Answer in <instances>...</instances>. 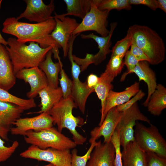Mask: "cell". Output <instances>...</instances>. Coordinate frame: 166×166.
<instances>
[{"instance_id":"7a4b0ae2","label":"cell","mask_w":166,"mask_h":166,"mask_svg":"<svg viewBox=\"0 0 166 166\" xmlns=\"http://www.w3.org/2000/svg\"><path fill=\"white\" fill-rule=\"evenodd\" d=\"M6 48L8 52L15 75L23 69L38 67L45 58L51 46L43 48L39 44L30 42L29 45L19 42L15 38L10 37L6 41Z\"/></svg>"},{"instance_id":"4dcf8cb0","label":"cell","mask_w":166,"mask_h":166,"mask_svg":"<svg viewBox=\"0 0 166 166\" xmlns=\"http://www.w3.org/2000/svg\"><path fill=\"white\" fill-rule=\"evenodd\" d=\"M132 43L130 35L127 33L125 37L117 41L111 50V55L117 56L123 58Z\"/></svg>"},{"instance_id":"ee69618b","label":"cell","mask_w":166,"mask_h":166,"mask_svg":"<svg viewBox=\"0 0 166 166\" xmlns=\"http://www.w3.org/2000/svg\"><path fill=\"white\" fill-rule=\"evenodd\" d=\"M39 166L36 165V166ZM55 166L53 165V164H52L49 163L48 164H47V165H43V166Z\"/></svg>"},{"instance_id":"cb8c5ba5","label":"cell","mask_w":166,"mask_h":166,"mask_svg":"<svg viewBox=\"0 0 166 166\" xmlns=\"http://www.w3.org/2000/svg\"><path fill=\"white\" fill-rule=\"evenodd\" d=\"M41 98L40 110L38 111L30 113H49L52 107L59 102L63 97L62 93L60 87L56 88H52L47 85L40 90L38 93Z\"/></svg>"},{"instance_id":"e0dca14e","label":"cell","mask_w":166,"mask_h":166,"mask_svg":"<svg viewBox=\"0 0 166 166\" xmlns=\"http://www.w3.org/2000/svg\"><path fill=\"white\" fill-rule=\"evenodd\" d=\"M24 110L12 103L0 101V137L9 140L8 134L13 123L20 118Z\"/></svg>"},{"instance_id":"5bb4252c","label":"cell","mask_w":166,"mask_h":166,"mask_svg":"<svg viewBox=\"0 0 166 166\" xmlns=\"http://www.w3.org/2000/svg\"><path fill=\"white\" fill-rule=\"evenodd\" d=\"M26 4L25 10L16 18L17 20L26 18L30 22L40 23L45 22L52 17L55 5L53 0H51L48 5L42 0H25Z\"/></svg>"},{"instance_id":"2e32d148","label":"cell","mask_w":166,"mask_h":166,"mask_svg":"<svg viewBox=\"0 0 166 166\" xmlns=\"http://www.w3.org/2000/svg\"><path fill=\"white\" fill-rule=\"evenodd\" d=\"M16 78L29 84L30 90L26 94L29 99H34L38 92L48 85L47 78L38 67L23 69L15 75Z\"/></svg>"},{"instance_id":"9c48e42d","label":"cell","mask_w":166,"mask_h":166,"mask_svg":"<svg viewBox=\"0 0 166 166\" xmlns=\"http://www.w3.org/2000/svg\"><path fill=\"white\" fill-rule=\"evenodd\" d=\"M109 12L99 10L95 0H91V8L81 23L74 30L72 35L80 34L82 32L89 31L97 32L105 37L109 34V30L107 29V18Z\"/></svg>"},{"instance_id":"ffe728a7","label":"cell","mask_w":166,"mask_h":166,"mask_svg":"<svg viewBox=\"0 0 166 166\" xmlns=\"http://www.w3.org/2000/svg\"><path fill=\"white\" fill-rule=\"evenodd\" d=\"M16 78L8 52L0 44V88L8 91L15 85Z\"/></svg>"},{"instance_id":"5b68a950","label":"cell","mask_w":166,"mask_h":166,"mask_svg":"<svg viewBox=\"0 0 166 166\" xmlns=\"http://www.w3.org/2000/svg\"><path fill=\"white\" fill-rule=\"evenodd\" d=\"M24 136L26 143L42 149L51 148L60 150H70L77 146L73 140L53 127L38 131L29 130Z\"/></svg>"},{"instance_id":"f546056e","label":"cell","mask_w":166,"mask_h":166,"mask_svg":"<svg viewBox=\"0 0 166 166\" xmlns=\"http://www.w3.org/2000/svg\"><path fill=\"white\" fill-rule=\"evenodd\" d=\"M124 65L123 58L111 55L104 72L115 78L121 72Z\"/></svg>"},{"instance_id":"d590c367","label":"cell","mask_w":166,"mask_h":166,"mask_svg":"<svg viewBox=\"0 0 166 166\" xmlns=\"http://www.w3.org/2000/svg\"><path fill=\"white\" fill-rule=\"evenodd\" d=\"M124 65L127 69V71L124 73L121 76L120 81H123L124 80L126 76L130 74L136 65L139 62L135 57L128 50L124 56Z\"/></svg>"},{"instance_id":"d6a6232c","label":"cell","mask_w":166,"mask_h":166,"mask_svg":"<svg viewBox=\"0 0 166 166\" xmlns=\"http://www.w3.org/2000/svg\"><path fill=\"white\" fill-rule=\"evenodd\" d=\"M60 78L59 79L60 88L63 94L62 97L66 98L71 96L72 81L68 77L62 67L60 72Z\"/></svg>"},{"instance_id":"f1b7e54d","label":"cell","mask_w":166,"mask_h":166,"mask_svg":"<svg viewBox=\"0 0 166 166\" xmlns=\"http://www.w3.org/2000/svg\"><path fill=\"white\" fill-rule=\"evenodd\" d=\"M98 8L101 10L109 12L115 9L120 11L122 10H129L132 8L129 0H95Z\"/></svg>"},{"instance_id":"836d02e7","label":"cell","mask_w":166,"mask_h":166,"mask_svg":"<svg viewBox=\"0 0 166 166\" xmlns=\"http://www.w3.org/2000/svg\"><path fill=\"white\" fill-rule=\"evenodd\" d=\"M0 137V162H4L9 159L14 153L19 145L17 140H14L9 147L5 145V142Z\"/></svg>"},{"instance_id":"603a6c76","label":"cell","mask_w":166,"mask_h":166,"mask_svg":"<svg viewBox=\"0 0 166 166\" xmlns=\"http://www.w3.org/2000/svg\"><path fill=\"white\" fill-rule=\"evenodd\" d=\"M52 49L46 54L44 60L39 64L38 67L45 73L47 80L48 85L56 88L58 87V75L63 65L61 60L54 63L52 59Z\"/></svg>"},{"instance_id":"4fadbf2b","label":"cell","mask_w":166,"mask_h":166,"mask_svg":"<svg viewBox=\"0 0 166 166\" xmlns=\"http://www.w3.org/2000/svg\"><path fill=\"white\" fill-rule=\"evenodd\" d=\"M53 120L48 112L31 117L20 118L13 123L10 132L14 135L24 136L29 130L40 131L53 127Z\"/></svg>"},{"instance_id":"83f0119b","label":"cell","mask_w":166,"mask_h":166,"mask_svg":"<svg viewBox=\"0 0 166 166\" xmlns=\"http://www.w3.org/2000/svg\"><path fill=\"white\" fill-rule=\"evenodd\" d=\"M0 101L8 102L20 107L24 110L34 108L37 104L34 99H22L0 88Z\"/></svg>"},{"instance_id":"f35d334b","label":"cell","mask_w":166,"mask_h":166,"mask_svg":"<svg viewBox=\"0 0 166 166\" xmlns=\"http://www.w3.org/2000/svg\"><path fill=\"white\" fill-rule=\"evenodd\" d=\"M130 46V52L139 61H146L148 63V58L141 49L132 42Z\"/></svg>"},{"instance_id":"277c9868","label":"cell","mask_w":166,"mask_h":166,"mask_svg":"<svg viewBox=\"0 0 166 166\" xmlns=\"http://www.w3.org/2000/svg\"><path fill=\"white\" fill-rule=\"evenodd\" d=\"M77 107L71 96L66 98L62 97L49 113L53 119V124L57 125L59 131L61 132L63 129L67 128L72 134L74 142L77 145H81L86 142V138L76 130L77 127L82 125L84 123L83 118L75 117L73 114V109Z\"/></svg>"},{"instance_id":"ba28073f","label":"cell","mask_w":166,"mask_h":166,"mask_svg":"<svg viewBox=\"0 0 166 166\" xmlns=\"http://www.w3.org/2000/svg\"><path fill=\"white\" fill-rule=\"evenodd\" d=\"M137 121L151 124L150 120L141 112L137 102L122 112L115 129L119 132L120 145L123 149L129 142L135 141L133 128Z\"/></svg>"},{"instance_id":"ac0fdd59","label":"cell","mask_w":166,"mask_h":166,"mask_svg":"<svg viewBox=\"0 0 166 166\" xmlns=\"http://www.w3.org/2000/svg\"><path fill=\"white\" fill-rule=\"evenodd\" d=\"M140 90L139 82H135L122 91L117 92L111 90L105 99L103 109L100 110L101 117L99 126L101 124L107 113L111 109L125 103L135 96Z\"/></svg>"},{"instance_id":"d6986e66","label":"cell","mask_w":166,"mask_h":166,"mask_svg":"<svg viewBox=\"0 0 166 166\" xmlns=\"http://www.w3.org/2000/svg\"><path fill=\"white\" fill-rule=\"evenodd\" d=\"M114 148L110 142L102 143L100 140L92 151L86 166H114Z\"/></svg>"},{"instance_id":"30bf717a","label":"cell","mask_w":166,"mask_h":166,"mask_svg":"<svg viewBox=\"0 0 166 166\" xmlns=\"http://www.w3.org/2000/svg\"><path fill=\"white\" fill-rule=\"evenodd\" d=\"M22 157L45 161L55 166H70L71 153L70 150H60L51 148L41 149L31 145L21 152Z\"/></svg>"},{"instance_id":"1f68e13d","label":"cell","mask_w":166,"mask_h":166,"mask_svg":"<svg viewBox=\"0 0 166 166\" xmlns=\"http://www.w3.org/2000/svg\"><path fill=\"white\" fill-rule=\"evenodd\" d=\"M97 141L91 144L86 153L82 156L77 155V150L74 148L71 151V159L70 166H86L90 154L96 145Z\"/></svg>"},{"instance_id":"44dd1931","label":"cell","mask_w":166,"mask_h":166,"mask_svg":"<svg viewBox=\"0 0 166 166\" xmlns=\"http://www.w3.org/2000/svg\"><path fill=\"white\" fill-rule=\"evenodd\" d=\"M121 153L122 166H147L146 153L135 141L129 142Z\"/></svg>"},{"instance_id":"60d3db41","label":"cell","mask_w":166,"mask_h":166,"mask_svg":"<svg viewBox=\"0 0 166 166\" xmlns=\"http://www.w3.org/2000/svg\"><path fill=\"white\" fill-rule=\"evenodd\" d=\"M98 80L99 77L92 73L88 76L86 82L89 88L93 89L97 84Z\"/></svg>"},{"instance_id":"ab89813d","label":"cell","mask_w":166,"mask_h":166,"mask_svg":"<svg viewBox=\"0 0 166 166\" xmlns=\"http://www.w3.org/2000/svg\"><path fill=\"white\" fill-rule=\"evenodd\" d=\"M129 2L131 5H144L154 11L158 8L157 0H129Z\"/></svg>"},{"instance_id":"9a60e30c","label":"cell","mask_w":166,"mask_h":166,"mask_svg":"<svg viewBox=\"0 0 166 166\" xmlns=\"http://www.w3.org/2000/svg\"><path fill=\"white\" fill-rule=\"evenodd\" d=\"M122 114V112L118 111L116 107L111 109L107 113L101 124L95 127L91 131L89 143L91 144L96 141L101 136L104 138L103 143H110Z\"/></svg>"},{"instance_id":"b9f144b4","label":"cell","mask_w":166,"mask_h":166,"mask_svg":"<svg viewBox=\"0 0 166 166\" xmlns=\"http://www.w3.org/2000/svg\"><path fill=\"white\" fill-rule=\"evenodd\" d=\"M157 7L166 13V0H157Z\"/></svg>"},{"instance_id":"4316f807","label":"cell","mask_w":166,"mask_h":166,"mask_svg":"<svg viewBox=\"0 0 166 166\" xmlns=\"http://www.w3.org/2000/svg\"><path fill=\"white\" fill-rule=\"evenodd\" d=\"M114 78L104 72L99 77L97 85L94 88V92L101 102V110L103 107L105 99L110 91L113 88L112 82Z\"/></svg>"},{"instance_id":"52a82bcc","label":"cell","mask_w":166,"mask_h":166,"mask_svg":"<svg viewBox=\"0 0 166 166\" xmlns=\"http://www.w3.org/2000/svg\"><path fill=\"white\" fill-rule=\"evenodd\" d=\"M117 24L116 22L110 24L109 33L108 36L105 37L98 36L93 33L87 35L81 34L80 36L82 39L94 40L98 44L99 49L98 52L95 54L87 53L84 58H80L74 55H73V59L80 67L81 72L86 70L90 65L93 64L97 65L105 60L107 55L111 52L110 49L112 45L111 39Z\"/></svg>"},{"instance_id":"7bdbcfd3","label":"cell","mask_w":166,"mask_h":166,"mask_svg":"<svg viewBox=\"0 0 166 166\" xmlns=\"http://www.w3.org/2000/svg\"><path fill=\"white\" fill-rule=\"evenodd\" d=\"M2 2V0H0V9L1 7V4ZM0 44H1L5 46H7V42L4 38L2 37L0 33Z\"/></svg>"},{"instance_id":"7c38bea8","label":"cell","mask_w":166,"mask_h":166,"mask_svg":"<svg viewBox=\"0 0 166 166\" xmlns=\"http://www.w3.org/2000/svg\"><path fill=\"white\" fill-rule=\"evenodd\" d=\"M54 15L56 25L50 35L60 48H62L63 56L66 57L68 55L69 41L79 23L74 18L63 17L56 13Z\"/></svg>"},{"instance_id":"6da1fadb","label":"cell","mask_w":166,"mask_h":166,"mask_svg":"<svg viewBox=\"0 0 166 166\" xmlns=\"http://www.w3.org/2000/svg\"><path fill=\"white\" fill-rule=\"evenodd\" d=\"M55 25L53 16L45 22L36 23L20 22L16 18L12 17L4 21L2 32L15 36L21 43L34 42L43 48L51 46L54 58L58 59L60 58L58 48L60 47L50 35Z\"/></svg>"},{"instance_id":"d4e9b609","label":"cell","mask_w":166,"mask_h":166,"mask_svg":"<svg viewBox=\"0 0 166 166\" xmlns=\"http://www.w3.org/2000/svg\"><path fill=\"white\" fill-rule=\"evenodd\" d=\"M146 107L148 111L155 116H160L166 108V89L163 85L157 84Z\"/></svg>"},{"instance_id":"8fae6325","label":"cell","mask_w":166,"mask_h":166,"mask_svg":"<svg viewBox=\"0 0 166 166\" xmlns=\"http://www.w3.org/2000/svg\"><path fill=\"white\" fill-rule=\"evenodd\" d=\"M73 44H69L67 55L71 65L72 78L71 97L77 107L81 113L84 114L87 99L89 95L94 91L93 89H90L88 87L86 81L83 82L79 80V76L81 71L79 66L73 59Z\"/></svg>"},{"instance_id":"8992f818","label":"cell","mask_w":166,"mask_h":166,"mask_svg":"<svg viewBox=\"0 0 166 166\" xmlns=\"http://www.w3.org/2000/svg\"><path fill=\"white\" fill-rule=\"evenodd\" d=\"M135 126V141L139 147L146 152L166 158V141L158 128L151 124L147 127L137 121Z\"/></svg>"},{"instance_id":"74e56055","label":"cell","mask_w":166,"mask_h":166,"mask_svg":"<svg viewBox=\"0 0 166 166\" xmlns=\"http://www.w3.org/2000/svg\"><path fill=\"white\" fill-rule=\"evenodd\" d=\"M145 93L141 90H140L133 97L125 103L116 107L117 110L123 112L129 108L133 105L140 100L145 96Z\"/></svg>"},{"instance_id":"8d00e7d4","label":"cell","mask_w":166,"mask_h":166,"mask_svg":"<svg viewBox=\"0 0 166 166\" xmlns=\"http://www.w3.org/2000/svg\"><path fill=\"white\" fill-rule=\"evenodd\" d=\"M146 153L147 166H166V158L152 152Z\"/></svg>"},{"instance_id":"484cf974","label":"cell","mask_w":166,"mask_h":166,"mask_svg":"<svg viewBox=\"0 0 166 166\" xmlns=\"http://www.w3.org/2000/svg\"><path fill=\"white\" fill-rule=\"evenodd\" d=\"M67 13L61 14L63 17L73 15L83 19L91 8V0H64Z\"/></svg>"},{"instance_id":"e575fe53","label":"cell","mask_w":166,"mask_h":166,"mask_svg":"<svg viewBox=\"0 0 166 166\" xmlns=\"http://www.w3.org/2000/svg\"><path fill=\"white\" fill-rule=\"evenodd\" d=\"M110 142L115 150V156L114 161V166H122L121 153L119 135L118 132L115 130L111 137Z\"/></svg>"},{"instance_id":"3957f363","label":"cell","mask_w":166,"mask_h":166,"mask_svg":"<svg viewBox=\"0 0 166 166\" xmlns=\"http://www.w3.org/2000/svg\"><path fill=\"white\" fill-rule=\"evenodd\" d=\"M132 42L144 52L149 59L148 63L157 65L165 59V47L162 38L155 30L149 27L134 24L127 31Z\"/></svg>"},{"instance_id":"7402d4cb","label":"cell","mask_w":166,"mask_h":166,"mask_svg":"<svg viewBox=\"0 0 166 166\" xmlns=\"http://www.w3.org/2000/svg\"><path fill=\"white\" fill-rule=\"evenodd\" d=\"M131 73L135 74L138 77L139 81H143L147 84L148 95L143 103V105L146 107L149 98L157 85L156 73L150 67L149 63L146 61H139Z\"/></svg>"}]
</instances>
